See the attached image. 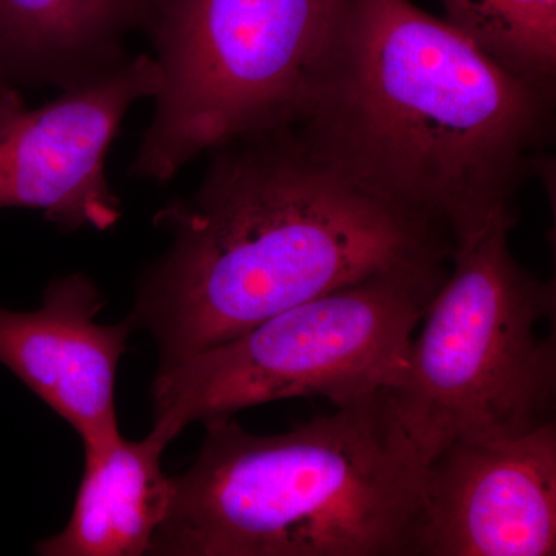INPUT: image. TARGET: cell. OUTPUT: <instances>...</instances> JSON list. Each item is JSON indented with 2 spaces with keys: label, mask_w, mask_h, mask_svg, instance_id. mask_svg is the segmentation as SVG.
Returning a JSON list of instances; mask_svg holds the SVG:
<instances>
[{
  "label": "cell",
  "mask_w": 556,
  "mask_h": 556,
  "mask_svg": "<svg viewBox=\"0 0 556 556\" xmlns=\"http://www.w3.org/2000/svg\"><path fill=\"white\" fill-rule=\"evenodd\" d=\"M208 152L200 185L153 217L170 243L130 316L155 340L160 368L383 270L452 255L447 233L362 189L298 126Z\"/></svg>",
  "instance_id": "1"
},
{
  "label": "cell",
  "mask_w": 556,
  "mask_h": 556,
  "mask_svg": "<svg viewBox=\"0 0 556 556\" xmlns=\"http://www.w3.org/2000/svg\"><path fill=\"white\" fill-rule=\"evenodd\" d=\"M554 97L409 0H346L295 126L362 189L455 247L514 208L554 134Z\"/></svg>",
  "instance_id": "2"
},
{
  "label": "cell",
  "mask_w": 556,
  "mask_h": 556,
  "mask_svg": "<svg viewBox=\"0 0 556 556\" xmlns=\"http://www.w3.org/2000/svg\"><path fill=\"white\" fill-rule=\"evenodd\" d=\"M204 426L150 555L413 556L426 464L388 390L276 437Z\"/></svg>",
  "instance_id": "3"
},
{
  "label": "cell",
  "mask_w": 556,
  "mask_h": 556,
  "mask_svg": "<svg viewBox=\"0 0 556 556\" xmlns=\"http://www.w3.org/2000/svg\"><path fill=\"white\" fill-rule=\"evenodd\" d=\"M514 208L453 247L452 273L413 339L391 405L424 464L456 441L517 437L552 422L556 289L519 265Z\"/></svg>",
  "instance_id": "4"
},
{
  "label": "cell",
  "mask_w": 556,
  "mask_h": 556,
  "mask_svg": "<svg viewBox=\"0 0 556 556\" xmlns=\"http://www.w3.org/2000/svg\"><path fill=\"white\" fill-rule=\"evenodd\" d=\"M346 0H160V87L129 177L167 185L201 153L305 116Z\"/></svg>",
  "instance_id": "5"
},
{
  "label": "cell",
  "mask_w": 556,
  "mask_h": 556,
  "mask_svg": "<svg viewBox=\"0 0 556 556\" xmlns=\"http://www.w3.org/2000/svg\"><path fill=\"white\" fill-rule=\"evenodd\" d=\"M448 262L427 258L383 270L160 368L152 433L169 445L190 424L255 405L325 397L339 408L394 390Z\"/></svg>",
  "instance_id": "6"
},
{
  "label": "cell",
  "mask_w": 556,
  "mask_h": 556,
  "mask_svg": "<svg viewBox=\"0 0 556 556\" xmlns=\"http://www.w3.org/2000/svg\"><path fill=\"white\" fill-rule=\"evenodd\" d=\"M159 87L152 54H131L42 108L0 118V208H36L67 232L115 228L123 203L108 177L110 148L131 108Z\"/></svg>",
  "instance_id": "7"
},
{
  "label": "cell",
  "mask_w": 556,
  "mask_h": 556,
  "mask_svg": "<svg viewBox=\"0 0 556 556\" xmlns=\"http://www.w3.org/2000/svg\"><path fill=\"white\" fill-rule=\"evenodd\" d=\"M555 554V420L452 442L426 464L413 556Z\"/></svg>",
  "instance_id": "8"
},
{
  "label": "cell",
  "mask_w": 556,
  "mask_h": 556,
  "mask_svg": "<svg viewBox=\"0 0 556 556\" xmlns=\"http://www.w3.org/2000/svg\"><path fill=\"white\" fill-rule=\"evenodd\" d=\"M104 305L93 278L68 274L51 280L39 309L0 308V365L61 416L84 448L121 437L116 372L135 324H100Z\"/></svg>",
  "instance_id": "9"
},
{
  "label": "cell",
  "mask_w": 556,
  "mask_h": 556,
  "mask_svg": "<svg viewBox=\"0 0 556 556\" xmlns=\"http://www.w3.org/2000/svg\"><path fill=\"white\" fill-rule=\"evenodd\" d=\"M160 0H0V118L27 108L22 90L75 89L131 56Z\"/></svg>",
  "instance_id": "10"
},
{
  "label": "cell",
  "mask_w": 556,
  "mask_h": 556,
  "mask_svg": "<svg viewBox=\"0 0 556 556\" xmlns=\"http://www.w3.org/2000/svg\"><path fill=\"white\" fill-rule=\"evenodd\" d=\"M166 447L149 433L142 441L118 437L100 447L84 448L86 466L72 517L36 552L42 556L150 555L170 507L172 478L161 468Z\"/></svg>",
  "instance_id": "11"
},
{
  "label": "cell",
  "mask_w": 556,
  "mask_h": 556,
  "mask_svg": "<svg viewBox=\"0 0 556 556\" xmlns=\"http://www.w3.org/2000/svg\"><path fill=\"white\" fill-rule=\"evenodd\" d=\"M450 25L518 76L555 94L556 0H441Z\"/></svg>",
  "instance_id": "12"
}]
</instances>
